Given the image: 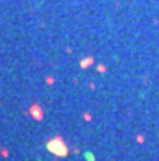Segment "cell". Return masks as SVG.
Segmentation results:
<instances>
[{
    "mask_svg": "<svg viewBox=\"0 0 159 161\" xmlns=\"http://www.w3.org/2000/svg\"><path fill=\"white\" fill-rule=\"evenodd\" d=\"M47 148L51 150V151H54V153H57V155H65V153H67L65 146L60 148V140H54L51 143H47Z\"/></svg>",
    "mask_w": 159,
    "mask_h": 161,
    "instance_id": "cell-1",
    "label": "cell"
}]
</instances>
